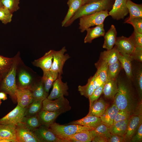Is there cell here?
Segmentation results:
<instances>
[{
	"label": "cell",
	"mask_w": 142,
	"mask_h": 142,
	"mask_svg": "<svg viewBox=\"0 0 142 142\" xmlns=\"http://www.w3.org/2000/svg\"><path fill=\"white\" fill-rule=\"evenodd\" d=\"M111 0H98L81 6L64 27L70 26L76 19L83 16L100 11L108 10L111 7Z\"/></svg>",
	"instance_id": "6da1fadb"
},
{
	"label": "cell",
	"mask_w": 142,
	"mask_h": 142,
	"mask_svg": "<svg viewBox=\"0 0 142 142\" xmlns=\"http://www.w3.org/2000/svg\"><path fill=\"white\" fill-rule=\"evenodd\" d=\"M20 60L19 54L18 53L14 57L12 65L4 78L0 88L3 92L8 94L15 100H16V94L17 89L16 76Z\"/></svg>",
	"instance_id": "7a4b0ae2"
},
{
	"label": "cell",
	"mask_w": 142,
	"mask_h": 142,
	"mask_svg": "<svg viewBox=\"0 0 142 142\" xmlns=\"http://www.w3.org/2000/svg\"><path fill=\"white\" fill-rule=\"evenodd\" d=\"M117 80L118 90L114 98V103L119 110L131 112L132 105L129 88L124 82L117 79Z\"/></svg>",
	"instance_id": "3957f363"
},
{
	"label": "cell",
	"mask_w": 142,
	"mask_h": 142,
	"mask_svg": "<svg viewBox=\"0 0 142 142\" xmlns=\"http://www.w3.org/2000/svg\"><path fill=\"white\" fill-rule=\"evenodd\" d=\"M59 138L63 139L76 133L84 130H90L93 129L87 127L75 124L60 125L54 123L49 128Z\"/></svg>",
	"instance_id": "277c9868"
},
{
	"label": "cell",
	"mask_w": 142,
	"mask_h": 142,
	"mask_svg": "<svg viewBox=\"0 0 142 142\" xmlns=\"http://www.w3.org/2000/svg\"><path fill=\"white\" fill-rule=\"evenodd\" d=\"M108 12V10L103 11L79 18V28L81 32L83 33L91 26L103 23L105 18L109 16Z\"/></svg>",
	"instance_id": "5b68a950"
},
{
	"label": "cell",
	"mask_w": 142,
	"mask_h": 142,
	"mask_svg": "<svg viewBox=\"0 0 142 142\" xmlns=\"http://www.w3.org/2000/svg\"><path fill=\"white\" fill-rule=\"evenodd\" d=\"M71 107L68 100L62 96L54 100L46 98L42 101V109L50 111H57L62 113L69 111Z\"/></svg>",
	"instance_id": "8992f818"
},
{
	"label": "cell",
	"mask_w": 142,
	"mask_h": 142,
	"mask_svg": "<svg viewBox=\"0 0 142 142\" xmlns=\"http://www.w3.org/2000/svg\"><path fill=\"white\" fill-rule=\"evenodd\" d=\"M67 51L65 47L58 51L53 50V62L50 70L61 75L63 74L64 65L66 61L70 57L68 54H64Z\"/></svg>",
	"instance_id": "52a82bcc"
},
{
	"label": "cell",
	"mask_w": 142,
	"mask_h": 142,
	"mask_svg": "<svg viewBox=\"0 0 142 142\" xmlns=\"http://www.w3.org/2000/svg\"><path fill=\"white\" fill-rule=\"evenodd\" d=\"M17 142H41L34 131L20 122L16 125Z\"/></svg>",
	"instance_id": "ba28073f"
},
{
	"label": "cell",
	"mask_w": 142,
	"mask_h": 142,
	"mask_svg": "<svg viewBox=\"0 0 142 142\" xmlns=\"http://www.w3.org/2000/svg\"><path fill=\"white\" fill-rule=\"evenodd\" d=\"M41 142H70L67 139L59 138L49 128L42 126L34 131Z\"/></svg>",
	"instance_id": "9c48e42d"
},
{
	"label": "cell",
	"mask_w": 142,
	"mask_h": 142,
	"mask_svg": "<svg viewBox=\"0 0 142 142\" xmlns=\"http://www.w3.org/2000/svg\"><path fill=\"white\" fill-rule=\"evenodd\" d=\"M61 75L59 74L57 78L53 82L52 90L47 97L48 99L54 100L62 96L69 95L67 82L64 83L62 81Z\"/></svg>",
	"instance_id": "30bf717a"
},
{
	"label": "cell",
	"mask_w": 142,
	"mask_h": 142,
	"mask_svg": "<svg viewBox=\"0 0 142 142\" xmlns=\"http://www.w3.org/2000/svg\"><path fill=\"white\" fill-rule=\"evenodd\" d=\"M26 108L22 107L18 105L13 110L0 119V124L16 125L21 122L24 116Z\"/></svg>",
	"instance_id": "8fae6325"
},
{
	"label": "cell",
	"mask_w": 142,
	"mask_h": 142,
	"mask_svg": "<svg viewBox=\"0 0 142 142\" xmlns=\"http://www.w3.org/2000/svg\"><path fill=\"white\" fill-rule=\"evenodd\" d=\"M126 1L115 0L111 9L108 12L109 16L117 20L123 19L129 13Z\"/></svg>",
	"instance_id": "7c38bea8"
},
{
	"label": "cell",
	"mask_w": 142,
	"mask_h": 142,
	"mask_svg": "<svg viewBox=\"0 0 142 142\" xmlns=\"http://www.w3.org/2000/svg\"><path fill=\"white\" fill-rule=\"evenodd\" d=\"M115 45L120 53L130 55L132 53L135 47L130 36L128 38L123 36L117 37Z\"/></svg>",
	"instance_id": "4fadbf2b"
},
{
	"label": "cell",
	"mask_w": 142,
	"mask_h": 142,
	"mask_svg": "<svg viewBox=\"0 0 142 142\" xmlns=\"http://www.w3.org/2000/svg\"><path fill=\"white\" fill-rule=\"evenodd\" d=\"M142 123V114L130 117L126 133L124 136V142L130 141Z\"/></svg>",
	"instance_id": "5bb4252c"
},
{
	"label": "cell",
	"mask_w": 142,
	"mask_h": 142,
	"mask_svg": "<svg viewBox=\"0 0 142 142\" xmlns=\"http://www.w3.org/2000/svg\"><path fill=\"white\" fill-rule=\"evenodd\" d=\"M16 97L18 105L24 108L27 107L33 100L31 91L29 88H17Z\"/></svg>",
	"instance_id": "9a60e30c"
},
{
	"label": "cell",
	"mask_w": 142,
	"mask_h": 142,
	"mask_svg": "<svg viewBox=\"0 0 142 142\" xmlns=\"http://www.w3.org/2000/svg\"><path fill=\"white\" fill-rule=\"evenodd\" d=\"M53 51L50 50L41 58L35 60L33 62V65L40 68L43 72L50 70L53 62Z\"/></svg>",
	"instance_id": "2e32d148"
},
{
	"label": "cell",
	"mask_w": 142,
	"mask_h": 142,
	"mask_svg": "<svg viewBox=\"0 0 142 142\" xmlns=\"http://www.w3.org/2000/svg\"><path fill=\"white\" fill-rule=\"evenodd\" d=\"M62 113L57 111H50L41 110L38 114L41 125L49 128L55 120Z\"/></svg>",
	"instance_id": "e0dca14e"
},
{
	"label": "cell",
	"mask_w": 142,
	"mask_h": 142,
	"mask_svg": "<svg viewBox=\"0 0 142 142\" xmlns=\"http://www.w3.org/2000/svg\"><path fill=\"white\" fill-rule=\"evenodd\" d=\"M0 135L8 142H17L16 125L0 124Z\"/></svg>",
	"instance_id": "ac0fdd59"
},
{
	"label": "cell",
	"mask_w": 142,
	"mask_h": 142,
	"mask_svg": "<svg viewBox=\"0 0 142 142\" xmlns=\"http://www.w3.org/2000/svg\"><path fill=\"white\" fill-rule=\"evenodd\" d=\"M108 104L102 98L94 101L89 107V112L87 115L100 118L104 113L107 108Z\"/></svg>",
	"instance_id": "d6986e66"
},
{
	"label": "cell",
	"mask_w": 142,
	"mask_h": 142,
	"mask_svg": "<svg viewBox=\"0 0 142 142\" xmlns=\"http://www.w3.org/2000/svg\"><path fill=\"white\" fill-rule=\"evenodd\" d=\"M119 110L114 103L107 107L104 114L100 117L102 123L108 127H110L113 125L114 119Z\"/></svg>",
	"instance_id": "ffe728a7"
},
{
	"label": "cell",
	"mask_w": 142,
	"mask_h": 142,
	"mask_svg": "<svg viewBox=\"0 0 142 142\" xmlns=\"http://www.w3.org/2000/svg\"><path fill=\"white\" fill-rule=\"evenodd\" d=\"M101 123L100 118L87 115L81 119L73 121L66 124H77L94 129Z\"/></svg>",
	"instance_id": "44dd1931"
},
{
	"label": "cell",
	"mask_w": 142,
	"mask_h": 142,
	"mask_svg": "<svg viewBox=\"0 0 142 142\" xmlns=\"http://www.w3.org/2000/svg\"><path fill=\"white\" fill-rule=\"evenodd\" d=\"M33 100L43 101L48 96V93L45 91L44 84L41 79L30 88Z\"/></svg>",
	"instance_id": "7402d4cb"
},
{
	"label": "cell",
	"mask_w": 142,
	"mask_h": 142,
	"mask_svg": "<svg viewBox=\"0 0 142 142\" xmlns=\"http://www.w3.org/2000/svg\"><path fill=\"white\" fill-rule=\"evenodd\" d=\"M86 31L87 33L84 40L85 43H90L94 39L104 36L105 33L103 23L94 27L88 28Z\"/></svg>",
	"instance_id": "603a6c76"
},
{
	"label": "cell",
	"mask_w": 142,
	"mask_h": 142,
	"mask_svg": "<svg viewBox=\"0 0 142 142\" xmlns=\"http://www.w3.org/2000/svg\"><path fill=\"white\" fill-rule=\"evenodd\" d=\"M118 60L124 70L127 78L132 80L133 78V61L130 55L119 53Z\"/></svg>",
	"instance_id": "cb8c5ba5"
},
{
	"label": "cell",
	"mask_w": 142,
	"mask_h": 142,
	"mask_svg": "<svg viewBox=\"0 0 142 142\" xmlns=\"http://www.w3.org/2000/svg\"><path fill=\"white\" fill-rule=\"evenodd\" d=\"M117 78L108 80L104 84L103 91L105 97L109 99H114L118 90Z\"/></svg>",
	"instance_id": "d4e9b609"
},
{
	"label": "cell",
	"mask_w": 142,
	"mask_h": 142,
	"mask_svg": "<svg viewBox=\"0 0 142 142\" xmlns=\"http://www.w3.org/2000/svg\"><path fill=\"white\" fill-rule=\"evenodd\" d=\"M117 32L115 26L112 25L108 31L105 33L103 47L107 50H110L114 47L116 42Z\"/></svg>",
	"instance_id": "484cf974"
},
{
	"label": "cell",
	"mask_w": 142,
	"mask_h": 142,
	"mask_svg": "<svg viewBox=\"0 0 142 142\" xmlns=\"http://www.w3.org/2000/svg\"><path fill=\"white\" fill-rule=\"evenodd\" d=\"M119 53L115 46L110 50L101 52L99 59L107 62L108 65L115 63L118 60Z\"/></svg>",
	"instance_id": "4316f807"
},
{
	"label": "cell",
	"mask_w": 142,
	"mask_h": 142,
	"mask_svg": "<svg viewBox=\"0 0 142 142\" xmlns=\"http://www.w3.org/2000/svg\"><path fill=\"white\" fill-rule=\"evenodd\" d=\"M41 78L44 84L45 90L48 93L54 81L57 78L59 73L51 70L44 71Z\"/></svg>",
	"instance_id": "83f0119b"
},
{
	"label": "cell",
	"mask_w": 142,
	"mask_h": 142,
	"mask_svg": "<svg viewBox=\"0 0 142 142\" xmlns=\"http://www.w3.org/2000/svg\"><path fill=\"white\" fill-rule=\"evenodd\" d=\"M19 86L17 88L29 89L33 81L31 75L26 71L21 70L20 71L18 77Z\"/></svg>",
	"instance_id": "f1b7e54d"
},
{
	"label": "cell",
	"mask_w": 142,
	"mask_h": 142,
	"mask_svg": "<svg viewBox=\"0 0 142 142\" xmlns=\"http://www.w3.org/2000/svg\"><path fill=\"white\" fill-rule=\"evenodd\" d=\"M130 118L118 122L110 127V131L112 135L124 136L126 131Z\"/></svg>",
	"instance_id": "f546056e"
},
{
	"label": "cell",
	"mask_w": 142,
	"mask_h": 142,
	"mask_svg": "<svg viewBox=\"0 0 142 142\" xmlns=\"http://www.w3.org/2000/svg\"><path fill=\"white\" fill-rule=\"evenodd\" d=\"M93 138L90 130H84L68 136L66 139L69 140L70 142H90Z\"/></svg>",
	"instance_id": "4dcf8cb0"
},
{
	"label": "cell",
	"mask_w": 142,
	"mask_h": 142,
	"mask_svg": "<svg viewBox=\"0 0 142 142\" xmlns=\"http://www.w3.org/2000/svg\"><path fill=\"white\" fill-rule=\"evenodd\" d=\"M83 5V0H73L69 6L68 12L62 22V26L64 27L70 20L75 12Z\"/></svg>",
	"instance_id": "1f68e13d"
},
{
	"label": "cell",
	"mask_w": 142,
	"mask_h": 142,
	"mask_svg": "<svg viewBox=\"0 0 142 142\" xmlns=\"http://www.w3.org/2000/svg\"><path fill=\"white\" fill-rule=\"evenodd\" d=\"M126 4L129 13V16L128 19L135 18H142L141 4H136L131 0H127Z\"/></svg>",
	"instance_id": "d6a6232c"
},
{
	"label": "cell",
	"mask_w": 142,
	"mask_h": 142,
	"mask_svg": "<svg viewBox=\"0 0 142 142\" xmlns=\"http://www.w3.org/2000/svg\"><path fill=\"white\" fill-rule=\"evenodd\" d=\"M96 76V73L91 77L88 80L87 84L83 86L79 85L78 90L80 95L88 98L93 94L94 89L93 82Z\"/></svg>",
	"instance_id": "836d02e7"
},
{
	"label": "cell",
	"mask_w": 142,
	"mask_h": 142,
	"mask_svg": "<svg viewBox=\"0 0 142 142\" xmlns=\"http://www.w3.org/2000/svg\"><path fill=\"white\" fill-rule=\"evenodd\" d=\"M21 122L33 131L41 126L38 114L32 116H25Z\"/></svg>",
	"instance_id": "e575fe53"
},
{
	"label": "cell",
	"mask_w": 142,
	"mask_h": 142,
	"mask_svg": "<svg viewBox=\"0 0 142 142\" xmlns=\"http://www.w3.org/2000/svg\"><path fill=\"white\" fill-rule=\"evenodd\" d=\"M90 131L92 135L93 138L96 136H101L108 140L112 135L110 131L109 128L102 123L94 129L90 130Z\"/></svg>",
	"instance_id": "d590c367"
},
{
	"label": "cell",
	"mask_w": 142,
	"mask_h": 142,
	"mask_svg": "<svg viewBox=\"0 0 142 142\" xmlns=\"http://www.w3.org/2000/svg\"><path fill=\"white\" fill-rule=\"evenodd\" d=\"M95 65L97 69L96 73L100 77L103 84H104L108 80V63L106 62L99 59L98 62L95 63Z\"/></svg>",
	"instance_id": "8d00e7d4"
},
{
	"label": "cell",
	"mask_w": 142,
	"mask_h": 142,
	"mask_svg": "<svg viewBox=\"0 0 142 142\" xmlns=\"http://www.w3.org/2000/svg\"><path fill=\"white\" fill-rule=\"evenodd\" d=\"M142 64L135 68L133 67L132 80L135 82L139 93L141 95L142 92Z\"/></svg>",
	"instance_id": "74e56055"
},
{
	"label": "cell",
	"mask_w": 142,
	"mask_h": 142,
	"mask_svg": "<svg viewBox=\"0 0 142 142\" xmlns=\"http://www.w3.org/2000/svg\"><path fill=\"white\" fill-rule=\"evenodd\" d=\"M122 68L119 60L115 63L108 65L107 71V80L117 79Z\"/></svg>",
	"instance_id": "f35d334b"
},
{
	"label": "cell",
	"mask_w": 142,
	"mask_h": 142,
	"mask_svg": "<svg viewBox=\"0 0 142 142\" xmlns=\"http://www.w3.org/2000/svg\"><path fill=\"white\" fill-rule=\"evenodd\" d=\"M42 101L33 100L27 107L25 111V116H30L37 114L41 110Z\"/></svg>",
	"instance_id": "ab89813d"
},
{
	"label": "cell",
	"mask_w": 142,
	"mask_h": 142,
	"mask_svg": "<svg viewBox=\"0 0 142 142\" xmlns=\"http://www.w3.org/2000/svg\"><path fill=\"white\" fill-rule=\"evenodd\" d=\"M14 59V57L9 58L0 55V73L4 74L7 73L10 69Z\"/></svg>",
	"instance_id": "60d3db41"
},
{
	"label": "cell",
	"mask_w": 142,
	"mask_h": 142,
	"mask_svg": "<svg viewBox=\"0 0 142 142\" xmlns=\"http://www.w3.org/2000/svg\"><path fill=\"white\" fill-rule=\"evenodd\" d=\"M1 1L3 7L12 14L20 8V0H1Z\"/></svg>",
	"instance_id": "b9f144b4"
},
{
	"label": "cell",
	"mask_w": 142,
	"mask_h": 142,
	"mask_svg": "<svg viewBox=\"0 0 142 142\" xmlns=\"http://www.w3.org/2000/svg\"><path fill=\"white\" fill-rule=\"evenodd\" d=\"M124 23L131 24L135 30L138 33L142 34V18H135L128 19L125 20Z\"/></svg>",
	"instance_id": "7bdbcfd3"
},
{
	"label": "cell",
	"mask_w": 142,
	"mask_h": 142,
	"mask_svg": "<svg viewBox=\"0 0 142 142\" xmlns=\"http://www.w3.org/2000/svg\"><path fill=\"white\" fill-rule=\"evenodd\" d=\"M13 14L4 7L0 8V21L4 24L9 23L12 21Z\"/></svg>",
	"instance_id": "ee69618b"
},
{
	"label": "cell",
	"mask_w": 142,
	"mask_h": 142,
	"mask_svg": "<svg viewBox=\"0 0 142 142\" xmlns=\"http://www.w3.org/2000/svg\"><path fill=\"white\" fill-rule=\"evenodd\" d=\"M130 114L131 112L128 111L119 110L114 119L113 124L118 122L129 118L130 117Z\"/></svg>",
	"instance_id": "f6af8a7d"
},
{
	"label": "cell",
	"mask_w": 142,
	"mask_h": 142,
	"mask_svg": "<svg viewBox=\"0 0 142 142\" xmlns=\"http://www.w3.org/2000/svg\"><path fill=\"white\" fill-rule=\"evenodd\" d=\"M104 84H103L100 87L95 90L92 94L88 98L89 101V107L93 102L98 99L103 93Z\"/></svg>",
	"instance_id": "bcb514c9"
},
{
	"label": "cell",
	"mask_w": 142,
	"mask_h": 142,
	"mask_svg": "<svg viewBox=\"0 0 142 142\" xmlns=\"http://www.w3.org/2000/svg\"><path fill=\"white\" fill-rule=\"evenodd\" d=\"M130 37L135 47H142V34L139 33L134 30Z\"/></svg>",
	"instance_id": "7dc6e473"
},
{
	"label": "cell",
	"mask_w": 142,
	"mask_h": 142,
	"mask_svg": "<svg viewBox=\"0 0 142 142\" xmlns=\"http://www.w3.org/2000/svg\"><path fill=\"white\" fill-rule=\"evenodd\" d=\"M130 55L133 60H136L141 63L142 47H135L134 52Z\"/></svg>",
	"instance_id": "c3c4849f"
},
{
	"label": "cell",
	"mask_w": 142,
	"mask_h": 142,
	"mask_svg": "<svg viewBox=\"0 0 142 142\" xmlns=\"http://www.w3.org/2000/svg\"><path fill=\"white\" fill-rule=\"evenodd\" d=\"M142 140V124L139 126L136 131L131 139L130 141L133 142H140Z\"/></svg>",
	"instance_id": "681fc988"
},
{
	"label": "cell",
	"mask_w": 142,
	"mask_h": 142,
	"mask_svg": "<svg viewBox=\"0 0 142 142\" xmlns=\"http://www.w3.org/2000/svg\"><path fill=\"white\" fill-rule=\"evenodd\" d=\"M109 142H124V136L117 135H111L108 139Z\"/></svg>",
	"instance_id": "f907efd6"
},
{
	"label": "cell",
	"mask_w": 142,
	"mask_h": 142,
	"mask_svg": "<svg viewBox=\"0 0 142 142\" xmlns=\"http://www.w3.org/2000/svg\"><path fill=\"white\" fill-rule=\"evenodd\" d=\"M95 73L96 76L93 82L94 90L100 87L103 84L99 76L96 72Z\"/></svg>",
	"instance_id": "816d5d0a"
},
{
	"label": "cell",
	"mask_w": 142,
	"mask_h": 142,
	"mask_svg": "<svg viewBox=\"0 0 142 142\" xmlns=\"http://www.w3.org/2000/svg\"><path fill=\"white\" fill-rule=\"evenodd\" d=\"M108 139L104 137L101 136H97L93 139L92 141L93 142H107Z\"/></svg>",
	"instance_id": "f5cc1de1"
},
{
	"label": "cell",
	"mask_w": 142,
	"mask_h": 142,
	"mask_svg": "<svg viewBox=\"0 0 142 142\" xmlns=\"http://www.w3.org/2000/svg\"><path fill=\"white\" fill-rule=\"evenodd\" d=\"M0 99L4 100L7 99V97L6 93L4 92H0Z\"/></svg>",
	"instance_id": "db71d44e"
},
{
	"label": "cell",
	"mask_w": 142,
	"mask_h": 142,
	"mask_svg": "<svg viewBox=\"0 0 142 142\" xmlns=\"http://www.w3.org/2000/svg\"><path fill=\"white\" fill-rule=\"evenodd\" d=\"M98 0H83V5Z\"/></svg>",
	"instance_id": "11a10c76"
},
{
	"label": "cell",
	"mask_w": 142,
	"mask_h": 142,
	"mask_svg": "<svg viewBox=\"0 0 142 142\" xmlns=\"http://www.w3.org/2000/svg\"><path fill=\"white\" fill-rule=\"evenodd\" d=\"M0 142H8V141L2 138L0 135Z\"/></svg>",
	"instance_id": "9f6ffc18"
},
{
	"label": "cell",
	"mask_w": 142,
	"mask_h": 142,
	"mask_svg": "<svg viewBox=\"0 0 142 142\" xmlns=\"http://www.w3.org/2000/svg\"><path fill=\"white\" fill-rule=\"evenodd\" d=\"M73 0H68L67 2V4L69 6L71 2L73 1Z\"/></svg>",
	"instance_id": "6f0895ef"
},
{
	"label": "cell",
	"mask_w": 142,
	"mask_h": 142,
	"mask_svg": "<svg viewBox=\"0 0 142 142\" xmlns=\"http://www.w3.org/2000/svg\"><path fill=\"white\" fill-rule=\"evenodd\" d=\"M3 75L0 73V82L2 80Z\"/></svg>",
	"instance_id": "680465c9"
},
{
	"label": "cell",
	"mask_w": 142,
	"mask_h": 142,
	"mask_svg": "<svg viewBox=\"0 0 142 142\" xmlns=\"http://www.w3.org/2000/svg\"><path fill=\"white\" fill-rule=\"evenodd\" d=\"M3 6L2 3L1 1L0 0V8L3 7Z\"/></svg>",
	"instance_id": "91938a15"
},
{
	"label": "cell",
	"mask_w": 142,
	"mask_h": 142,
	"mask_svg": "<svg viewBox=\"0 0 142 142\" xmlns=\"http://www.w3.org/2000/svg\"><path fill=\"white\" fill-rule=\"evenodd\" d=\"M1 103V99H0V104Z\"/></svg>",
	"instance_id": "94428289"
},
{
	"label": "cell",
	"mask_w": 142,
	"mask_h": 142,
	"mask_svg": "<svg viewBox=\"0 0 142 142\" xmlns=\"http://www.w3.org/2000/svg\"><path fill=\"white\" fill-rule=\"evenodd\" d=\"M0 1L1 0H0Z\"/></svg>",
	"instance_id": "6125c7cd"
}]
</instances>
